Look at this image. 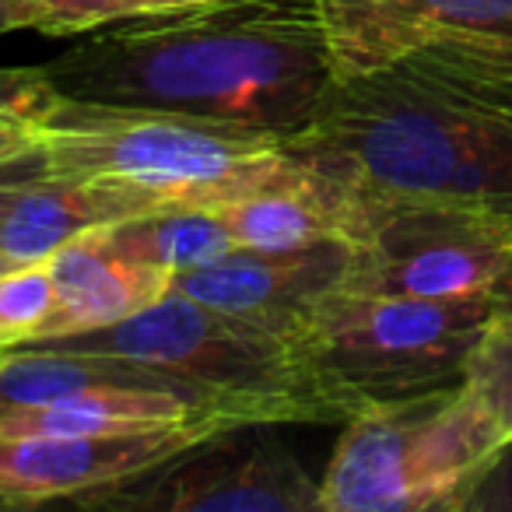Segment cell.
Segmentation results:
<instances>
[{
  "instance_id": "4316f807",
  "label": "cell",
  "mask_w": 512,
  "mask_h": 512,
  "mask_svg": "<svg viewBox=\"0 0 512 512\" xmlns=\"http://www.w3.org/2000/svg\"><path fill=\"white\" fill-rule=\"evenodd\" d=\"M0 358H4V351H0Z\"/></svg>"
},
{
  "instance_id": "7c38bea8",
  "label": "cell",
  "mask_w": 512,
  "mask_h": 512,
  "mask_svg": "<svg viewBox=\"0 0 512 512\" xmlns=\"http://www.w3.org/2000/svg\"><path fill=\"white\" fill-rule=\"evenodd\" d=\"M172 207L148 186L102 176H32L0 225V274L50 260L64 242L92 228Z\"/></svg>"
},
{
  "instance_id": "9a60e30c",
  "label": "cell",
  "mask_w": 512,
  "mask_h": 512,
  "mask_svg": "<svg viewBox=\"0 0 512 512\" xmlns=\"http://www.w3.org/2000/svg\"><path fill=\"white\" fill-rule=\"evenodd\" d=\"M99 235L116 253L141 260V264L165 267L172 274L204 267L239 249L225 221L211 207H165V211L137 214L120 225L99 228Z\"/></svg>"
},
{
  "instance_id": "277c9868",
  "label": "cell",
  "mask_w": 512,
  "mask_h": 512,
  "mask_svg": "<svg viewBox=\"0 0 512 512\" xmlns=\"http://www.w3.org/2000/svg\"><path fill=\"white\" fill-rule=\"evenodd\" d=\"M50 344L151 365L232 411L246 428L351 421V407L306 369L285 334L176 288L130 320Z\"/></svg>"
},
{
  "instance_id": "4fadbf2b",
  "label": "cell",
  "mask_w": 512,
  "mask_h": 512,
  "mask_svg": "<svg viewBox=\"0 0 512 512\" xmlns=\"http://www.w3.org/2000/svg\"><path fill=\"white\" fill-rule=\"evenodd\" d=\"M50 274L57 288V306L39 344L92 334V330L130 320L141 309L165 299L176 278L165 267L116 253L113 246H106L99 228L64 242L50 256Z\"/></svg>"
},
{
  "instance_id": "7402d4cb",
  "label": "cell",
  "mask_w": 512,
  "mask_h": 512,
  "mask_svg": "<svg viewBox=\"0 0 512 512\" xmlns=\"http://www.w3.org/2000/svg\"><path fill=\"white\" fill-rule=\"evenodd\" d=\"M29 151H36V130H18V127L0 130V165L25 158Z\"/></svg>"
},
{
  "instance_id": "603a6c76",
  "label": "cell",
  "mask_w": 512,
  "mask_h": 512,
  "mask_svg": "<svg viewBox=\"0 0 512 512\" xmlns=\"http://www.w3.org/2000/svg\"><path fill=\"white\" fill-rule=\"evenodd\" d=\"M15 29H32L29 0H0V36Z\"/></svg>"
},
{
  "instance_id": "8fae6325",
  "label": "cell",
  "mask_w": 512,
  "mask_h": 512,
  "mask_svg": "<svg viewBox=\"0 0 512 512\" xmlns=\"http://www.w3.org/2000/svg\"><path fill=\"white\" fill-rule=\"evenodd\" d=\"M351 246L323 239L302 249H232L204 267L172 278V288L221 313L288 334L309 306L344 285Z\"/></svg>"
},
{
  "instance_id": "8992f818",
  "label": "cell",
  "mask_w": 512,
  "mask_h": 512,
  "mask_svg": "<svg viewBox=\"0 0 512 512\" xmlns=\"http://www.w3.org/2000/svg\"><path fill=\"white\" fill-rule=\"evenodd\" d=\"M498 306V295L418 299L337 285L285 337L355 418L383 400L460 383L463 362Z\"/></svg>"
},
{
  "instance_id": "ba28073f",
  "label": "cell",
  "mask_w": 512,
  "mask_h": 512,
  "mask_svg": "<svg viewBox=\"0 0 512 512\" xmlns=\"http://www.w3.org/2000/svg\"><path fill=\"white\" fill-rule=\"evenodd\" d=\"M239 432V428H235ZM218 446L221 435L193 446L190 460H169L116 488L78 498L92 509L123 512H320V481L292 449L274 439Z\"/></svg>"
},
{
  "instance_id": "9c48e42d",
  "label": "cell",
  "mask_w": 512,
  "mask_h": 512,
  "mask_svg": "<svg viewBox=\"0 0 512 512\" xmlns=\"http://www.w3.org/2000/svg\"><path fill=\"white\" fill-rule=\"evenodd\" d=\"M337 78L414 53H453L512 71V0H313Z\"/></svg>"
},
{
  "instance_id": "3957f363",
  "label": "cell",
  "mask_w": 512,
  "mask_h": 512,
  "mask_svg": "<svg viewBox=\"0 0 512 512\" xmlns=\"http://www.w3.org/2000/svg\"><path fill=\"white\" fill-rule=\"evenodd\" d=\"M46 176H102L148 186L172 207H211L292 169L285 137L165 109L64 99L36 127Z\"/></svg>"
},
{
  "instance_id": "44dd1931",
  "label": "cell",
  "mask_w": 512,
  "mask_h": 512,
  "mask_svg": "<svg viewBox=\"0 0 512 512\" xmlns=\"http://www.w3.org/2000/svg\"><path fill=\"white\" fill-rule=\"evenodd\" d=\"M39 172H43L39 151H29L25 158H15V162L0 165V225H4V218L11 214V207H15L18 193L25 190V183H29L32 176H39Z\"/></svg>"
},
{
  "instance_id": "6da1fadb",
  "label": "cell",
  "mask_w": 512,
  "mask_h": 512,
  "mask_svg": "<svg viewBox=\"0 0 512 512\" xmlns=\"http://www.w3.org/2000/svg\"><path fill=\"white\" fill-rule=\"evenodd\" d=\"M64 99L165 109L288 137L337 71L313 0H211L120 18L43 64Z\"/></svg>"
},
{
  "instance_id": "7a4b0ae2",
  "label": "cell",
  "mask_w": 512,
  "mask_h": 512,
  "mask_svg": "<svg viewBox=\"0 0 512 512\" xmlns=\"http://www.w3.org/2000/svg\"><path fill=\"white\" fill-rule=\"evenodd\" d=\"M285 151L351 190L512 214V92L481 60L414 53L337 78Z\"/></svg>"
},
{
  "instance_id": "cb8c5ba5",
  "label": "cell",
  "mask_w": 512,
  "mask_h": 512,
  "mask_svg": "<svg viewBox=\"0 0 512 512\" xmlns=\"http://www.w3.org/2000/svg\"><path fill=\"white\" fill-rule=\"evenodd\" d=\"M200 4H211V0H141L144 15H151V11H186L200 8Z\"/></svg>"
},
{
  "instance_id": "5b68a950",
  "label": "cell",
  "mask_w": 512,
  "mask_h": 512,
  "mask_svg": "<svg viewBox=\"0 0 512 512\" xmlns=\"http://www.w3.org/2000/svg\"><path fill=\"white\" fill-rule=\"evenodd\" d=\"M509 435L460 383L383 400L344 421L320 512H463Z\"/></svg>"
},
{
  "instance_id": "52a82bcc",
  "label": "cell",
  "mask_w": 512,
  "mask_h": 512,
  "mask_svg": "<svg viewBox=\"0 0 512 512\" xmlns=\"http://www.w3.org/2000/svg\"><path fill=\"white\" fill-rule=\"evenodd\" d=\"M330 179V176H327ZM344 186V183H341ZM351 197L344 285L418 299L512 292V214L442 197H397L344 186Z\"/></svg>"
},
{
  "instance_id": "484cf974",
  "label": "cell",
  "mask_w": 512,
  "mask_h": 512,
  "mask_svg": "<svg viewBox=\"0 0 512 512\" xmlns=\"http://www.w3.org/2000/svg\"><path fill=\"white\" fill-rule=\"evenodd\" d=\"M505 306H512V292H509V299H505Z\"/></svg>"
},
{
  "instance_id": "2e32d148",
  "label": "cell",
  "mask_w": 512,
  "mask_h": 512,
  "mask_svg": "<svg viewBox=\"0 0 512 512\" xmlns=\"http://www.w3.org/2000/svg\"><path fill=\"white\" fill-rule=\"evenodd\" d=\"M463 386L512 439V306H498L463 362Z\"/></svg>"
},
{
  "instance_id": "d6986e66",
  "label": "cell",
  "mask_w": 512,
  "mask_h": 512,
  "mask_svg": "<svg viewBox=\"0 0 512 512\" xmlns=\"http://www.w3.org/2000/svg\"><path fill=\"white\" fill-rule=\"evenodd\" d=\"M60 102L43 67H0V130H36Z\"/></svg>"
},
{
  "instance_id": "ac0fdd59",
  "label": "cell",
  "mask_w": 512,
  "mask_h": 512,
  "mask_svg": "<svg viewBox=\"0 0 512 512\" xmlns=\"http://www.w3.org/2000/svg\"><path fill=\"white\" fill-rule=\"evenodd\" d=\"M32 29L43 36H81L120 18L144 15L141 0H29Z\"/></svg>"
},
{
  "instance_id": "e0dca14e",
  "label": "cell",
  "mask_w": 512,
  "mask_h": 512,
  "mask_svg": "<svg viewBox=\"0 0 512 512\" xmlns=\"http://www.w3.org/2000/svg\"><path fill=\"white\" fill-rule=\"evenodd\" d=\"M53 306H57V288H53L50 260H36L0 274V351L43 341Z\"/></svg>"
},
{
  "instance_id": "5bb4252c",
  "label": "cell",
  "mask_w": 512,
  "mask_h": 512,
  "mask_svg": "<svg viewBox=\"0 0 512 512\" xmlns=\"http://www.w3.org/2000/svg\"><path fill=\"white\" fill-rule=\"evenodd\" d=\"M218 418L232 428H246L228 411L204 404L179 390L162 386H120L88 383L57 400L32 407H4L0 435H106L137 432V428L190 425V421Z\"/></svg>"
},
{
  "instance_id": "d4e9b609",
  "label": "cell",
  "mask_w": 512,
  "mask_h": 512,
  "mask_svg": "<svg viewBox=\"0 0 512 512\" xmlns=\"http://www.w3.org/2000/svg\"><path fill=\"white\" fill-rule=\"evenodd\" d=\"M488 71L495 74V81L505 88V92H512V71H505V67H491V64H488Z\"/></svg>"
},
{
  "instance_id": "30bf717a",
  "label": "cell",
  "mask_w": 512,
  "mask_h": 512,
  "mask_svg": "<svg viewBox=\"0 0 512 512\" xmlns=\"http://www.w3.org/2000/svg\"><path fill=\"white\" fill-rule=\"evenodd\" d=\"M235 432L218 418L106 435H0V505L88 498Z\"/></svg>"
},
{
  "instance_id": "ffe728a7",
  "label": "cell",
  "mask_w": 512,
  "mask_h": 512,
  "mask_svg": "<svg viewBox=\"0 0 512 512\" xmlns=\"http://www.w3.org/2000/svg\"><path fill=\"white\" fill-rule=\"evenodd\" d=\"M463 512H512V439L488 463Z\"/></svg>"
}]
</instances>
